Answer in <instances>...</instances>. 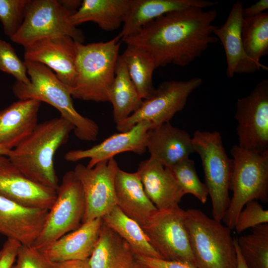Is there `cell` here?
Here are the masks:
<instances>
[{
    "label": "cell",
    "mask_w": 268,
    "mask_h": 268,
    "mask_svg": "<svg viewBox=\"0 0 268 268\" xmlns=\"http://www.w3.org/2000/svg\"><path fill=\"white\" fill-rule=\"evenodd\" d=\"M235 119L238 146L257 153L268 151V80L238 99Z\"/></svg>",
    "instance_id": "cell-12"
},
{
    "label": "cell",
    "mask_w": 268,
    "mask_h": 268,
    "mask_svg": "<svg viewBox=\"0 0 268 268\" xmlns=\"http://www.w3.org/2000/svg\"><path fill=\"white\" fill-rule=\"evenodd\" d=\"M230 153L233 172L230 190L233 194L222 221L232 230L248 201H268V151L257 153L234 145Z\"/></svg>",
    "instance_id": "cell-6"
},
{
    "label": "cell",
    "mask_w": 268,
    "mask_h": 268,
    "mask_svg": "<svg viewBox=\"0 0 268 268\" xmlns=\"http://www.w3.org/2000/svg\"><path fill=\"white\" fill-rule=\"evenodd\" d=\"M49 210L0 196V234L22 245L33 246L44 228Z\"/></svg>",
    "instance_id": "cell-16"
},
{
    "label": "cell",
    "mask_w": 268,
    "mask_h": 268,
    "mask_svg": "<svg viewBox=\"0 0 268 268\" xmlns=\"http://www.w3.org/2000/svg\"><path fill=\"white\" fill-rule=\"evenodd\" d=\"M10 150L0 146V155L7 156Z\"/></svg>",
    "instance_id": "cell-43"
},
{
    "label": "cell",
    "mask_w": 268,
    "mask_h": 268,
    "mask_svg": "<svg viewBox=\"0 0 268 268\" xmlns=\"http://www.w3.org/2000/svg\"><path fill=\"white\" fill-rule=\"evenodd\" d=\"M134 261V254L128 243L103 224L89 258L90 268H130Z\"/></svg>",
    "instance_id": "cell-26"
},
{
    "label": "cell",
    "mask_w": 268,
    "mask_h": 268,
    "mask_svg": "<svg viewBox=\"0 0 268 268\" xmlns=\"http://www.w3.org/2000/svg\"><path fill=\"white\" fill-rule=\"evenodd\" d=\"M146 150L151 157L169 168L195 152L192 137L185 130L167 122L151 128L147 134Z\"/></svg>",
    "instance_id": "cell-20"
},
{
    "label": "cell",
    "mask_w": 268,
    "mask_h": 268,
    "mask_svg": "<svg viewBox=\"0 0 268 268\" xmlns=\"http://www.w3.org/2000/svg\"><path fill=\"white\" fill-rule=\"evenodd\" d=\"M130 268H144L142 266L139 265V264L134 261V263L132 264V265L130 267Z\"/></svg>",
    "instance_id": "cell-44"
},
{
    "label": "cell",
    "mask_w": 268,
    "mask_h": 268,
    "mask_svg": "<svg viewBox=\"0 0 268 268\" xmlns=\"http://www.w3.org/2000/svg\"><path fill=\"white\" fill-rule=\"evenodd\" d=\"M0 70L13 75L16 81L25 85L30 83L26 67L8 42L0 39Z\"/></svg>",
    "instance_id": "cell-34"
},
{
    "label": "cell",
    "mask_w": 268,
    "mask_h": 268,
    "mask_svg": "<svg viewBox=\"0 0 268 268\" xmlns=\"http://www.w3.org/2000/svg\"><path fill=\"white\" fill-rule=\"evenodd\" d=\"M132 0H83L69 17L75 26L87 21L96 23L107 31L117 29L123 24Z\"/></svg>",
    "instance_id": "cell-25"
},
{
    "label": "cell",
    "mask_w": 268,
    "mask_h": 268,
    "mask_svg": "<svg viewBox=\"0 0 268 268\" xmlns=\"http://www.w3.org/2000/svg\"><path fill=\"white\" fill-rule=\"evenodd\" d=\"M185 214V210L179 206L157 210L141 227L163 259L188 261L195 265Z\"/></svg>",
    "instance_id": "cell-11"
},
{
    "label": "cell",
    "mask_w": 268,
    "mask_h": 268,
    "mask_svg": "<svg viewBox=\"0 0 268 268\" xmlns=\"http://www.w3.org/2000/svg\"><path fill=\"white\" fill-rule=\"evenodd\" d=\"M102 219L104 225L128 243L134 255L163 259L151 245L141 226L124 213L118 206H115Z\"/></svg>",
    "instance_id": "cell-28"
},
{
    "label": "cell",
    "mask_w": 268,
    "mask_h": 268,
    "mask_svg": "<svg viewBox=\"0 0 268 268\" xmlns=\"http://www.w3.org/2000/svg\"><path fill=\"white\" fill-rule=\"evenodd\" d=\"M169 168L185 195L191 194L201 203L206 202L208 190L200 180L193 160L189 157L184 158Z\"/></svg>",
    "instance_id": "cell-32"
},
{
    "label": "cell",
    "mask_w": 268,
    "mask_h": 268,
    "mask_svg": "<svg viewBox=\"0 0 268 268\" xmlns=\"http://www.w3.org/2000/svg\"><path fill=\"white\" fill-rule=\"evenodd\" d=\"M66 7L75 12L81 5V0H60Z\"/></svg>",
    "instance_id": "cell-41"
},
{
    "label": "cell",
    "mask_w": 268,
    "mask_h": 268,
    "mask_svg": "<svg viewBox=\"0 0 268 268\" xmlns=\"http://www.w3.org/2000/svg\"><path fill=\"white\" fill-rule=\"evenodd\" d=\"M120 57L140 98L143 100L149 97L155 89L152 75L156 67L151 57L143 49L132 45H127Z\"/></svg>",
    "instance_id": "cell-29"
},
{
    "label": "cell",
    "mask_w": 268,
    "mask_h": 268,
    "mask_svg": "<svg viewBox=\"0 0 268 268\" xmlns=\"http://www.w3.org/2000/svg\"><path fill=\"white\" fill-rule=\"evenodd\" d=\"M21 244L14 239H7L1 248L0 268H11L14 264Z\"/></svg>",
    "instance_id": "cell-38"
},
{
    "label": "cell",
    "mask_w": 268,
    "mask_h": 268,
    "mask_svg": "<svg viewBox=\"0 0 268 268\" xmlns=\"http://www.w3.org/2000/svg\"><path fill=\"white\" fill-rule=\"evenodd\" d=\"M44 228L32 247L43 252L57 239L82 224L85 201L81 185L73 170L67 172L56 190Z\"/></svg>",
    "instance_id": "cell-9"
},
{
    "label": "cell",
    "mask_w": 268,
    "mask_h": 268,
    "mask_svg": "<svg viewBox=\"0 0 268 268\" xmlns=\"http://www.w3.org/2000/svg\"><path fill=\"white\" fill-rule=\"evenodd\" d=\"M268 8V0H260L255 3L243 10L244 18L253 17L258 16L264 12Z\"/></svg>",
    "instance_id": "cell-39"
},
{
    "label": "cell",
    "mask_w": 268,
    "mask_h": 268,
    "mask_svg": "<svg viewBox=\"0 0 268 268\" xmlns=\"http://www.w3.org/2000/svg\"><path fill=\"white\" fill-rule=\"evenodd\" d=\"M11 268H54L43 253L32 246L21 245Z\"/></svg>",
    "instance_id": "cell-36"
},
{
    "label": "cell",
    "mask_w": 268,
    "mask_h": 268,
    "mask_svg": "<svg viewBox=\"0 0 268 268\" xmlns=\"http://www.w3.org/2000/svg\"><path fill=\"white\" fill-rule=\"evenodd\" d=\"M103 224L102 218L82 223L78 228L57 239L42 253L53 263L89 259Z\"/></svg>",
    "instance_id": "cell-22"
},
{
    "label": "cell",
    "mask_w": 268,
    "mask_h": 268,
    "mask_svg": "<svg viewBox=\"0 0 268 268\" xmlns=\"http://www.w3.org/2000/svg\"><path fill=\"white\" fill-rule=\"evenodd\" d=\"M121 38L86 45L76 42V77L70 89L72 98L96 102H109Z\"/></svg>",
    "instance_id": "cell-4"
},
{
    "label": "cell",
    "mask_w": 268,
    "mask_h": 268,
    "mask_svg": "<svg viewBox=\"0 0 268 268\" xmlns=\"http://www.w3.org/2000/svg\"><path fill=\"white\" fill-rule=\"evenodd\" d=\"M135 262L145 268H197L188 261H170L134 255Z\"/></svg>",
    "instance_id": "cell-37"
},
{
    "label": "cell",
    "mask_w": 268,
    "mask_h": 268,
    "mask_svg": "<svg viewBox=\"0 0 268 268\" xmlns=\"http://www.w3.org/2000/svg\"><path fill=\"white\" fill-rule=\"evenodd\" d=\"M240 212L234 229L238 234L257 225L268 223V210L256 200L248 201Z\"/></svg>",
    "instance_id": "cell-35"
},
{
    "label": "cell",
    "mask_w": 268,
    "mask_h": 268,
    "mask_svg": "<svg viewBox=\"0 0 268 268\" xmlns=\"http://www.w3.org/2000/svg\"><path fill=\"white\" fill-rule=\"evenodd\" d=\"M54 268H90L89 259L69 260L54 263Z\"/></svg>",
    "instance_id": "cell-40"
},
{
    "label": "cell",
    "mask_w": 268,
    "mask_h": 268,
    "mask_svg": "<svg viewBox=\"0 0 268 268\" xmlns=\"http://www.w3.org/2000/svg\"><path fill=\"white\" fill-rule=\"evenodd\" d=\"M241 35L244 51L249 60L259 70H268L260 60L268 54V13L244 18Z\"/></svg>",
    "instance_id": "cell-30"
},
{
    "label": "cell",
    "mask_w": 268,
    "mask_h": 268,
    "mask_svg": "<svg viewBox=\"0 0 268 268\" xmlns=\"http://www.w3.org/2000/svg\"><path fill=\"white\" fill-rule=\"evenodd\" d=\"M109 97V102L113 107V120L116 125L126 120L136 111L142 102L120 55Z\"/></svg>",
    "instance_id": "cell-27"
},
{
    "label": "cell",
    "mask_w": 268,
    "mask_h": 268,
    "mask_svg": "<svg viewBox=\"0 0 268 268\" xmlns=\"http://www.w3.org/2000/svg\"><path fill=\"white\" fill-rule=\"evenodd\" d=\"M24 62L30 83L25 85L16 81L12 87L13 94L19 100L36 99L50 104L73 126L77 138L86 141L96 140L99 131L98 125L75 109L69 88L45 65L27 61Z\"/></svg>",
    "instance_id": "cell-3"
},
{
    "label": "cell",
    "mask_w": 268,
    "mask_h": 268,
    "mask_svg": "<svg viewBox=\"0 0 268 268\" xmlns=\"http://www.w3.org/2000/svg\"><path fill=\"white\" fill-rule=\"evenodd\" d=\"M76 42L67 36L39 40L24 47L25 61L39 63L53 70L70 89L76 77Z\"/></svg>",
    "instance_id": "cell-14"
},
{
    "label": "cell",
    "mask_w": 268,
    "mask_h": 268,
    "mask_svg": "<svg viewBox=\"0 0 268 268\" xmlns=\"http://www.w3.org/2000/svg\"><path fill=\"white\" fill-rule=\"evenodd\" d=\"M56 196V190L31 180L7 156L0 155V196L25 206L49 210Z\"/></svg>",
    "instance_id": "cell-17"
},
{
    "label": "cell",
    "mask_w": 268,
    "mask_h": 268,
    "mask_svg": "<svg viewBox=\"0 0 268 268\" xmlns=\"http://www.w3.org/2000/svg\"><path fill=\"white\" fill-rule=\"evenodd\" d=\"M115 187L116 205L140 226L158 210L147 196L136 171L128 172L119 168Z\"/></svg>",
    "instance_id": "cell-24"
},
{
    "label": "cell",
    "mask_w": 268,
    "mask_h": 268,
    "mask_svg": "<svg viewBox=\"0 0 268 268\" xmlns=\"http://www.w3.org/2000/svg\"><path fill=\"white\" fill-rule=\"evenodd\" d=\"M57 0H29L23 22L10 39L24 47L41 39L67 36L83 43L81 30L72 25L70 16L74 13Z\"/></svg>",
    "instance_id": "cell-8"
},
{
    "label": "cell",
    "mask_w": 268,
    "mask_h": 268,
    "mask_svg": "<svg viewBox=\"0 0 268 268\" xmlns=\"http://www.w3.org/2000/svg\"><path fill=\"white\" fill-rule=\"evenodd\" d=\"M218 4L217 1L205 0H132L119 35L122 40L134 36L149 22L170 12L193 6L205 9Z\"/></svg>",
    "instance_id": "cell-23"
},
{
    "label": "cell",
    "mask_w": 268,
    "mask_h": 268,
    "mask_svg": "<svg viewBox=\"0 0 268 268\" xmlns=\"http://www.w3.org/2000/svg\"><path fill=\"white\" fill-rule=\"evenodd\" d=\"M194 152L200 157L215 219L222 221L230 201L229 195L233 161L227 155L217 131H195L192 137Z\"/></svg>",
    "instance_id": "cell-7"
},
{
    "label": "cell",
    "mask_w": 268,
    "mask_h": 268,
    "mask_svg": "<svg viewBox=\"0 0 268 268\" xmlns=\"http://www.w3.org/2000/svg\"><path fill=\"white\" fill-rule=\"evenodd\" d=\"M217 16L216 9L206 10L195 6L173 11L151 21L136 34L122 41L146 51L156 68L170 64L184 67L218 41L212 35Z\"/></svg>",
    "instance_id": "cell-1"
},
{
    "label": "cell",
    "mask_w": 268,
    "mask_h": 268,
    "mask_svg": "<svg viewBox=\"0 0 268 268\" xmlns=\"http://www.w3.org/2000/svg\"><path fill=\"white\" fill-rule=\"evenodd\" d=\"M136 172L147 196L158 210L179 206L185 194L169 168L149 157L140 162Z\"/></svg>",
    "instance_id": "cell-18"
},
{
    "label": "cell",
    "mask_w": 268,
    "mask_h": 268,
    "mask_svg": "<svg viewBox=\"0 0 268 268\" xmlns=\"http://www.w3.org/2000/svg\"><path fill=\"white\" fill-rule=\"evenodd\" d=\"M243 2L236 1L232 5L224 23L216 26L213 34L219 40L224 50L229 78L236 73H252L259 69L246 56L242 44L241 28L243 20Z\"/></svg>",
    "instance_id": "cell-19"
},
{
    "label": "cell",
    "mask_w": 268,
    "mask_h": 268,
    "mask_svg": "<svg viewBox=\"0 0 268 268\" xmlns=\"http://www.w3.org/2000/svg\"><path fill=\"white\" fill-rule=\"evenodd\" d=\"M152 128L151 123L140 122L129 130L114 134L89 148L71 150L65 154V159L74 162L87 158L89 161L87 167L92 168L99 162L124 152L142 154L146 150L147 134Z\"/></svg>",
    "instance_id": "cell-15"
},
{
    "label": "cell",
    "mask_w": 268,
    "mask_h": 268,
    "mask_svg": "<svg viewBox=\"0 0 268 268\" xmlns=\"http://www.w3.org/2000/svg\"><path fill=\"white\" fill-rule=\"evenodd\" d=\"M41 103L19 100L0 110V146L11 150L32 133L38 124Z\"/></svg>",
    "instance_id": "cell-21"
},
{
    "label": "cell",
    "mask_w": 268,
    "mask_h": 268,
    "mask_svg": "<svg viewBox=\"0 0 268 268\" xmlns=\"http://www.w3.org/2000/svg\"><path fill=\"white\" fill-rule=\"evenodd\" d=\"M202 83V79L198 77L163 82L149 97L142 100L136 111L116 125L117 130L125 132L142 121L151 123L152 128L170 122L176 113L183 109L189 96Z\"/></svg>",
    "instance_id": "cell-10"
},
{
    "label": "cell",
    "mask_w": 268,
    "mask_h": 268,
    "mask_svg": "<svg viewBox=\"0 0 268 268\" xmlns=\"http://www.w3.org/2000/svg\"><path fill=\"white\" fill-rule=\"evenodd\" d=\"M73 126L62 117L38 124L32 133L7 156L26 177L56 190L59 180L54 166L57 150L66 143Z\"/></svg>",
    "instance_id": "cell-2"
},
{
    "label": "cell",
    "mask_w": 268,
    "mask_h": 268,
    "mask_svg": "<svg viewBox=\"0 0 268 268\" xmlns=\"http://www.w3.org/2000/svg\"><path fill=\"white\" fill-rule=\"evenodd\" d=\"M29 0H0V21L10 38L21 27Z\"/></svg>",
    "instance_id": "cell-33"
},
{
    "label": "cell",
    "mask_w": 268,
    "mask_h": 268,
    "mask_svg": "<svg viewBox=\"0 0 268 268\" xmlns=\"http://www.w3.org/2000/svg\"><path fill=\"white\" fill-rule=\"evenodd\" d=\"M118 164L114 158L92 168L78 163L73 170L83 190L85 210L82 223L102 218L116 205L115 181Z\"/></svg>",
    "instance_id": "cell-13"
},
{
    "label": "cell",
    "mask_w": 268,
    "mask_h": 268,
    "mask_svg": "<svg viewBox=\"0 0 268 268\" xmlns=\"http://www.w3.org/2000/svg\"><path fill=\"white\" fill-rule=\"evenodd\" d=\"M185 220L197 268H236L231 229L198 209L185 210Z\"/></svg>",
    "instance_id": "cell-5"
},
{
    "label": "cell",
    "mask_w": 268,
    "mask_h": 268,
    "mask_svg": "<svg viewBox=\"0 0 268 268\" xmlns=\"http://www.w3.org/2000/svg\"><path fill=\"white\" fill-rule=\"evenodd\" d=\"M235 245L236 250V255H237V267L236 268H248L244 261L243 258V257L240 252V250L238 248L236 238L234 239Z\"/></svg>",
    "instance_id": "cell-42"
},
{
    "label": "cell",
    "mask_w": 268,
    "mask_h": 268,
    "mask_svg": "<svg viewBox=\"0 0 268 268\" xmlns=\"http://www.w3.org/2000/svg\"><path fill=\"white\" fill-rule=\"evenodd\" d=\"M248 268H268V224L257 225L251 232L236 238Z\"/></svg>",
    "instance_id": "cell-31"
},
{
    "label": "cell",
    "mask_w": 268,
    "mask_h": 268,
    "mask_svg": "<svg viewBox=\"0 0 268 268\" xmlns=\"http://www.w3.org/2000/svg\"><path fill=\"white\" fill-rule=\"evenodd\" d=\"M1 254H2V251H1V250H0V258H1Z\"/></svg>",
    "instance_id": "cell-45"
}]
</instances>
